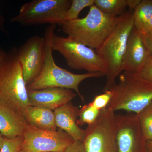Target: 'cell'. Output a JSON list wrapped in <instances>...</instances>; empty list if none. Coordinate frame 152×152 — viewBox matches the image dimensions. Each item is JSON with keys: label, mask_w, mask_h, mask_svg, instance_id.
<instances>
[{"label": "cell", "mask_w": 152, "mask_h": 152, "mask_svg": "<svg viewBox=\"0 0 152 152\" xmlns=\"http://www.w3.org/2000/svg\"><path fill=\"white\" fill-rule=\"evenodd\" d=\"M20 152H25L24 151H22V150H21L20 151Z\"/></svg>", "instance_id": "cell-32"}, {"label": "cell", "mask_w": 152, "mask_h": 152, "mask_svg": "<svg viewBox=\"0 0 152 152\" xmlns=\"http://www.w3.org/2000/svg\"><path fill=\"white\" fill-rule=\"evenodd\" d=\"M112 96V93L110 90L105 91L103 94L95 96L90 103L96 108L101 110L107 107Z\"/></svg>", "instance_id": "cell-23"}, {"label": "cell", "mask_w": 152, "mask_h": 152, "mask_svg": "<svg viewBox=\"0 0 152 152\" xmlns=\"http://www.w3.org/2000/svg\"><path fill=\"white\" fill-rule=\"evenodd\" d=\"M63 152H86L83 142L75 141Z\"/></svg>", "instance_id": "cell-25"}, {"label": "cell", "mask_w": 152, "mask_h": 152, "mask_svg": "<svg viewBox=\"0 0 152 152\" xmlns=\"http://www.w3.org/2000/svg\"><path fill=\"white\" fill-rule=\"evenodd\" d=\"M95 0H72L69 8L60 13L51 21L50 24H57L62 22L68 21L78 18L80 12L85 8L91 7Z\"/></svg>", "instance_id": "cell-19"}, {"label": "cell", "mask_w": 152, "mask_h": 152, "mask_svg": "<svg viewBox=\"0 0 152 152\" xmlns=\"http://www.w3.org/2000/svg\"><path fill=\"white\" fill-rule=\"evenodd\" d=\"M70 0H33L21 7L19 13L11 22L26 26L49 23L70 7Z\"/></svg>", "instance_id": "cell-9"}, {"label": "cell", "mask_w": 152, "mask_h": 152, "mask_svg": "<svg viewBox=\"0 0 152 152\" xmlns=\"http://www.w3.org/2000/svg\"><path fill=\"white\" fill-rule=\"evenodd\" d=\"M7 54V53L5 52L4 50H3L2 48L0 47V63L6 56Z\"/></svg>", "instance_id": "cell-30"}, {"label": "cell", "mask_w": 152, "mask_h": 152, "mask_svg": "<svg viewBox=\"0 0 152 152\" xmlns=\"http://www.w3.org/2000/svg\"><path fill=\"white\" fill-rule=\"evenodd\" d=\"M101 110L93 107L91 103L87 104L79 110L77 123L79 126L92 124L96 119Z\"/></svg>", "instance_id": "cell-21"}, {"label": "cell", "mask_w": 152, "mask_h": 152, "mask_svg": "<svg viewBox=\"0 0 152 152\" xmlns=\"http://www.w3.org/2000/svg\"><path fill=\"white\" fill-rule=\"evenodd\" d=\"M144 43L152 57V32H148L141 34Z\"/></svg>", "instance_id": "cell-26"}, {"label": "cell", "mask_w": 152, "mask_h": 152, "mask_svg": "<svg viewBox=\"0 0 152 152\" xmlns=\"http://www.w3.org/2000/svg\"><path fill=\"white\" fill-rule=\"evenodd\" d=\"M0 105L22 115L31 105L17 48L11 49L0 63Z\"/></svg>", "instance_id": "cell-4"}, {"label": "cell", "mask_w": 152, "mask_h": 152, "mask_svg": "<svg viewBox=\"0 0 152 152\" xmlns=\"http://www.w3.org/2000/svg\"><path fill=\"white\" fill-rule=\"evenodd\" d=\"M22 115L28 122L39 129L46 130L57 129L54 111L50 109L30 105L25 109Z\"/></svg>", "instance_id": "cell-16"}, {"label": "cell", "mask_w": 152, "mask_h": 152, "mask_svg": "<svg viewBox=\"0 0 152 152\" xmlns=\"http://www.w3.org/2000/svg\"><path fill=\"white\" fill-rule=\"evenodd\" d=\"M23 135L21 150L25 152H63L75 142L71 136L61 129H42L26 121Z\"/></svg>", "instance_id": "cell-8"}, {"label": "cell", "mask_w": 152, "mask_h": 152, "mask_svg": "<svg viewBox=\"0 0 152 152\" xmlns=\"http://www.w3.org/2000/svg\"><path fill=\"white\" fill-rule=\"evenodd\" d=\"M141 0H95L94 5L105 13L120 16L126 8L134 10Z\"/></svg>", "instance_id": "cell-17"}, {"label": "cell", "mask_w": 152, "mask_h": 152, "mask_svg": "<svg viewBox=\"0 0 152 152\" xmlns=\"http://www.w3.org/2000/svg\"><path fill=\"white\" fill-rule=\"evenodd\" d=\"M112 98L107 107L116 111L138 114L152 102V82L138 74L124 71L119 82L110 90Z\"/></svg>", "instance_id": "cell-5"}, {"label": "cell", "mask_w": 152, "mask_h": 152, "mask_svg": "<svg viewBox=\"0 0 152 152\" xmlns=\"http://www.w3.org/2000/svg\"><path fill=\"white\" fill-rule=\"evenodd\" d=\"M23 141V135L10 139L4 137L1 152H20L21 150Z\"/></svg>", "instance_id": "cell-22"}, {"label": "cell", "mask_w": 152, "mask_h": 152, "mask_svg": "<svg viewBox=\"0 0 152 152\" xmlns=\"http://www.w3.org/2000/svg\"><path fill=\"white\" fill-rule=\"evenodd\" d=\"M146 152H152V140H147Z\"/></svg>", "instance_id": "cell-28"}, {"label": "cell", "mask_w": 152, "mask_h": 152, "mask_svg": "<svg viewBox=\"0 0 152 152\" xmlns=\"http://www.w3.org/2000/svg\"><path fill=\"white\" fill-rule=\"evenodd\" d=\"M118 152H146V139L142 132L137 115H116Z\"/></svg>", "instance_id": "cell-10"}, {"label": "cell", "mask_w": 152, "mask_h": 152, "mask_svg": "<svg viewBox=\"0 0 152 152\" xmlns=\"http://www.w3.org/2000/svg\"><path fill=\"white\" fill-rule=\"evenodd\" d=\"M45 38L32 36L18 49L19 61L27 86L31 84L40 73L45 56Z\"/></svg>", "instance_id": "cell-11"}, {"label": "cell", "mask_w": 152, "mask_h": 152, "mask_svg": "<svg viewBox=\"0 0 152 152\" xmlns=\"http://www.w3.org/2000/svg\"><path fill=\"white\" fill-rule=\"evenodd\" d=\"M4 137H3L1 134H0V152H1V149L2 147L4 141Z\"/></svg>", "instance_id": "cell-31"}, {"label": "cell", "mask_w": 152, "mask_h": 152, "mask_svg": "<svg viewBox=\"0 0 152 152\" xmlns=\"http://www.w3.org/2000/svg\"><path fill=\"white\" fill-rule=\"evenodd\" d=\"M4 18L0 14V30L6 34L7 31L4 28Z\"/></svg>", "instance_id": "cell-27"}, {"label": "cell", "mask_w": 152, "mask_h": 152, "mask_svg": "<svg viewBox=\"0 0 152 152\" xmlns=\"http://www.w3.org/2000/svg\"><path fill=\"white\" fill-rule=\"evenodd\" d=\"M138 75L142 78L152 82V57H150Z\"/></svg>", "instance_id": "cell-24"}, {"label": "cell", "mask_w": 152, "mask_h": 152, "mask_svg": "<svg viewBox=\"0 0 152 152\" xmlns=\"http://www.w3.org/2000/svg\"><path fill=\"white\" fill-rule=\"evenodd\" d=\"M150 57L141 33L134 26L128 40L124 72L139 74Z\"/></svg>", "instance_id": "cell-13"}, {"label": "cell", "mask_w": 152, "mask_h": 152, "mask_svg": "<svg viewBox=\"0 0 152 152\" xmlns=\"http://www.w3.org/2000/svg\"><path fill=\"white\" fill-rule=\"evenodd\" d=\"M28 93L31 105L53 111L71 102L76 96L72 90L59 88L28 90Z\"/></svg>", "instance_id": "cell-12"}, {"label": "cell", "mask_w": 152, "mask_h": 152, "mask_svg": "<svg viewBox=\"0 0 152 152\" xmlns=\"http://www.w3.org/2000/svg\"><path fill=\"white\" fill-rule=\"evenodd\" d=\"M53 50L57 51L64 58L69 67L88 72H101L105 76L106 69L103 61L96 50L68 37L55 34L52 39Z\"/></svg>", "instance_id": "cell-6"}, {"label": "cell", "mask_w": 152, "mask_h": 152, "mask_svg": "<svg viewBox=\"0 0 152 152\" xmlns=\"http://www.w3.org/2000/svg\"><path fill=\"white\" fill-rule=\"evenodd\" d=\"M79 110L71 102L66 104L54 111L55 121L57 128L67 133L74 140L83 142L85 130L80 128L77 123Z\"/></svg>", "instance_id": "cell-14"}, {"label": "cell", "mask_w": 152, "mask_h": 152, "mask_svg": "<svg viewBox=\"0 0 152 152\" xmlns=\"http://www.w3.org/2000/svg\"><path fill=\"white\" fill-rule=\"evenodd\" d=\"M26 121L20 114L0 105V134L3 137L10 139L23 135Z\"/></svg>", "instance_id": "cell-15"}, {"label": "cell", "mask_w": 152, "mask_h": 152, "mask_svg": "<svg viewBox=\"0 0 152 152\" xmlns=\"http://www.w3.org/2000/svg\"><path fill=\"white\" fill-rule=\"evenodd\" d=\"M148 32H152V18L148 23L146 28L145 31L144 33Z\"/></svg>", "instance_id": "cell-29"}, {"label": "cell", "mask_w": 152, "mask_h": 152, "mask_svg": "<svg viewBox=\"0 0 152 152\" xmlns=\"http://www.w3.org/2000/svg\"><path fill=\"white\" fill-rule=\"evenodd\" d=\"M133 18L134 27L141 34L145 32L152 18V0H141L134 10Z\"/></svg>", "instance_id": "cell-18"}, {"label": "cell", "mask_w": 152, "mask_h": 152, "mask_svg": "<svg viewBox=\"0 0 152 152\" xmlns=\"http://www.w3.org/2000/svg\"><path fill=\"white\" fill-rule=\"evenodd\" d=\"M56 24H50L46 29L44 38L46 42L45 56L42 69L37 78L27 86L28 90L59 88L75 91L82 101H84L79 90V85L86 79L105 76L101 72L82 74L73 73L56 64L53 56L52 39Z\"/></svg>", "instance_id": "cell-3"}, {"label": "cell", "mask_w": 152, "mask_h": 152, "mask_svg": "<svg viewBox=\"0 0 152 152\" xmlns=\"http://www.w3.org/2000/svg\"><path fill=\"white\" fill-rule=\"evenodd\" d=\"M137 115L144 137L152 140V102Z\"/></svg>", "instance_id": "cell-20"}, {"label": "cell", "mask_w": 152, "mask_h": 152, "mask_svg": "<svg viewBox=\"0 0 152 152\" xmlns=\"http://www.w3.org/2000/svg\"><path fill=\"white\" fill-rule=\"evenodd\" d=\"M115 112L107 107L85 129L84 145L86 152H118Z\"/></svg>", "instance_id": "cell-7"}, {"label": "cell", "mask_w": 152, "mask_h": 152, "mask_svg": "<svg viewBox=\"0 0 152 152\" xmlns=\"http://www.w3.org/2000/svg\"><path fill=\"white\" fill-rule=\"evenodd\" d=\"M121 17L105 13L94 4L85 18L58 25L70 39L96 50L114 29Z\"/></svg>", "instance_id": "cell-2"}, {"label": "cell", "mask_w": 152, "mask_h": 152, "mask_svg": "<svg viewBox=\"0 0 152 152\" xmlns=\"http://www.w3.org/2000/svg\"><path fill=\"white\" fill-rule=\"evenodd\" d=\"M134 10L129 9L121 15L119 21L99 48L96 50L106 69L107 82L103 91L116 84V79L124 72L128 40L134 27Z\"/></svg>", "instance_id": "cell-1"}]
</instances>
